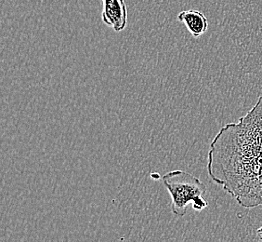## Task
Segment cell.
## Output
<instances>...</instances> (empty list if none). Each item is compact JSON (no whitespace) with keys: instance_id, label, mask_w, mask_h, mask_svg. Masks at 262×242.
I'll return each instance as SVG.
<instances>
[{"instance_id":"cell-5","label":"cell","mask_w":262,"mask_h":242,"mask_svg":"<svg viewBox=\"0 0 262 242\" xmlns=\"http://www.w3.org/2000/svg\"><path fill=\"white\" fill-rule=\"evenodd\" d=\"M257 237H259L262 240V227H259L257 230Z\"/></svg>"},{"instance_id":"cell-1","label":"cell","mask_w":262,"mask_h":242,"mask_svg":"<svg viewBox=\"0 0 262 242\" xmlns=\"http://www.w3.org/2000/svg\"><path fill=\"white\" fill-rule=\"evenodd\" d=\"M207 172L240 206H262V96L238 122L217 132L210 144Z\"/></svg>"},{"instance_id":"cell-3","label":"cell","mask_w":262,"mask_h":242,"mask_svg":"<svg viewBox=\"0 0 262 242\" xmlns=\"http://www.w3.org/2000/svg\"><path fill=\"white\" fill-rule=\"evenodd\" d=\"M101 20L116 32H121L127 26V8L125 0H101Z\"/></svg>"},{"instance_id":"cell-4","label":"cell","mask_w":262,"mask_h":242,"mask_svg":"<svg viewBox=\"0 0 262 242\" xmlns=\"http://www.w3.org/2000/svg\"><path fill=\"white\" fill-rule=\"evenodd\" d=\"M177 19L183 23L193 37H199L208 29V21L206 15L196 10H183L180 12Z\"/></svg>"},{"instance_id":"cell-2","label":"cell","mask_w":262,"mask_h":242,"mask_svg":"<svg viewBox=\"0 0 262 242\" xmlns=\"http://www.w3.org/2000/svg\"><path fill=\"white\" fill-rule=\"evenodd\" d=\"M162 181L171 196L172 212L176 216H184L190 203L196 211L207 207L208 203L204 198L207 187L192 173L181 170L172 171L162 177Z\"/></svg>"}]
</instances>
